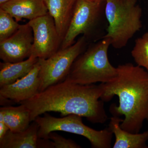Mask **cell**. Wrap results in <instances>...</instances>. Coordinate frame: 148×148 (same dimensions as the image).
<instances>
[{"mask_svg": "<svg viewBox=\"0 0 148 148\" xmlns=\"http://www.w3.org/2000/svg\"><path fill=\"white\" fill-rule=\"evenodd\" d=\"M110 41L103 38L81 53L72 65L66 80L82 85L106 83L116 77L117 69L109 61L108 51Z\"/></svg>", "mask_w": 148, "mask_h": 148, "instance_id": "3", "label": "cell"}, {"mask_svg": "<svg viewBox=\"0 0 148 148\" xmlns=\"http://www.w3.org/2000/svg\"><path fill=\"white\" fill-rule=\"evenodd\" d=\"M0 116L10 131L20 132L28 128L31 122L30 110L23 104L17 107L8 106L0 108Z\"/></svg>", "mask_w": 148, "mask_h": 148, "instance_id": "16", "label": "cell"}, {"mask_svg": "<svg viewBox=\"0 0 148 148\" xmlns=\"http://www.w3.org/2000/svg\"><path fill=\"white\" fill-rule=\"evenodd\" d=\"M10 1V0H0V5Z\"/></svg>", "mask_w": 148, "mask_h": 148, "instance_id": "21", "label": "cell"}, {"mask_svg": "<svg viewBox=\"0 0 148 148\" xmlns=\"http://www.w3.org/2000/svg\"><path fill=\"white\" fill-rule=\"evenodd\" d=\"M87 41L82 36L71 46L59 49L50 57L39 58V92L66 79L74 61L85 50Z\"/></svg>", "mask_w": 148, "mask_h": 148, "instance_id": "6", "label": "cell"}, {"mask_svg": "<svg viewBox=\"0 0 148 148\" xmlns=\"http://www.w3.org/2000/svg\"><path fill=\"white\" fill-rule=\"evenodd\" d=\"M105 1L77 0L71 20L60 49L73 44L80 35L87 40L90 38L101 20L105 10L103 6Z\"/></svg>", "mask_w": 148, "mask_h": 148, "instance_id": "7", "label": "cell"}, {"mask_svg": "<svg viewBox=\"0 0 148 148\" xmlns=\"http://www.w3.org/2000/svg\"><path fill=\"white\" fill-rule=\"evenodd\" d=\"M117 69V75L114 79L101 83L102 100L108 101L117 95L119 105H114L111 112L114 116H124L120 123L122 129L139 133L144 121H148V72L131 63L119 65Z\"/></svg>", "mask_w": 148, "mask_h": 148, "instance_id": "2", "label": "cell"}, {"mask_svg": "<svg viewBox=\"0 0 148 148\" xmlns=\"http://www.w3.org/2000/svg\"><path fill=\"white\" fill-rule=\"evenodd\" d=\"M43 1L49 14L53 17L62 41L71 20L77 0Z\"/></svg>", "mask_w": 148, "mask_h": 148, "instance_id": "12", "label": "cell"}, {"mask_svg": "<svg viewBox=\"0 0 148 148\" xmlns=\"http://www.w3.org/2000/svg\"><path fill=\"white\" fill-rule=\"evenodd\" d=\"M91 1H106V0H91Z\"/></svg>", "mask_w": 148, "mask_h": 148, "instance_id": "22", "label": "cell"}, {"mask_svg": "<svg viewBox=\"0 0 148 148\" xmlns=\"http://www.w3.org/2000/svg\"><path fill=\"white\" fill-rule=\"evenodd\" d=\"M38 58L34 56L16 63H0V87L13 83L27 75L32 70Z\"/></svg>", "mask_w": 148, "mask_h": 148, "instance_id": "15", "label": "cell"}, {"mask_svg": "<svg viewBox=\"0 0 148 148\" xmlns=\"http://www.w3.org/2000/svg\"><path fill=\"white\" fill-rule=\"evenodd\" d=\"M103 92L101 83L82 85L65 79L20 104L30 110L32 122L46 113L53 112L60 113L62 117L73 114L93 123H103L108 116L102 100Z\"/></svg>", "mask_w": 148, "mask_h": 148, "instance_id": "1", "label": "cell"}, {"mask_svg": "<svg viewBox=\"0 0 148 148\" xmlns=\"http://www.w3.org/2000/svg\"><path fill=\"white\" fill-rule=\"evenodd\" d=\"M9 130L8 127L6 125L4 121H0V140H1Z\"/></svg>", "mask_w": 148, "mask_h": 148, "instance_id": "20", "label": "cell"}, {"mask_svg": "<svg viewBox=\"0 0 148 148\" xmlns=\"http://www.w3.org/2000/svg\"><path fill=\"white\" fill-rule=\"evenodd\" d=\"M138 0H106L105 14L108 23L103 38L110 40L116 49L126 46L128 41L142 28V8Z\"/></svg>", "mask_w": 148, "mask_h": 148, "instance_id": "4", "label": "cell"}, {"mask_svg": "<svg viewBox=\"0 0 148 148\" xmlns=\"http://www.w3.org/2000/svg\"><path fill=\"white\" fill-rule=\"evenodd\" d=\"M131 55L137 65L148 72V32L136 40Z\"/></svg>", "mask_w": 148, "mask_h": 148, "instance_id": "17", "label": "cell"}, {"mask_svg": "<svg viewBox=\"0 0 148 148\" xmlns=\"http://www.w3.org/2000/svg\"><path fill=\"white\" fill-rule=\"evenodd\" d=\"M40 70L38 58V61L26 76L13 83L0 87V96L14 103H19L34 97L39 92Z\"/></svg>", "mask_w": 148, "mask_h": 148, "instance_id": "10", "label": "cell"}, {"mask_svg": "<svg viewBox=\"0 0 148 148\" xmlns=\"http://www.w3.org/2000/svg\"><path fill=\"white\" fill-rule=\"evenodd\" d=\"M20 26L10 14L0 9V42L11 36Z\"/></svg>", "mask_w": 148, "mask_h": 148, "instance_id": "18", "label": "cell"}, {"mask_svg": "<svg viewBox=\"0 0 148 148\" xmlns=\"http://www.w3.org/2000/svg\"><path fill=\"white\" fill-rule=\"evenodd\" d=\"M123 119L117 116L112 117L109 129L115 137L113 148H144L148 140V130L142 133H132L122 129Z\"/></svg>", "mask_w": 148, "mask_h": 148, "instance_id": "13", "label": "cell"}, {"mask_svg": "<svg viewBox=\"0 0 148 148\" xmlns=\"http://www.w3.org/2000/svg\"><path fill=\"white\" fill-rule=\"evenodd\" d=\"M82 117L72 114L56 118L46 113L43 116L38 117L34 121L39 126L38 138L46 139L50 132L64 131L85 137L92 148H111L113 134L109 128L101 130L92 129L84 124Z\"/></svg>", "mask_w": 148, "mask_h": 148, "instance_id": "5", "label": "cell"}, {"mask_svg": "<svg viewBox=\"0 0 148 148\" xmlns=\"http://www.w3.org/2000/svg\"><path fill=\"white\" fill-rule=\"evenodd\" d=\"M28 23L34 35L32 55L46 59L60 49L62 41L53 17L49 13L30 20Z\"/></svg>", "mask_w": 148, "mask_h": 148, "instance_id": "8", "label": "cell"}, {"mask_svg": "<svg viewBox=\"0 0 148 148\" xmlns=\"http://www.w3.org/2000/svg\"><path fill=\"white\" fill-rule=\"evenodd\" d=\"M147 148H148V147H147Z\"/></svg>", "mask_w": 148, "mask_h": 148, "instance_id": "23", "label": "cell"}, {"mask_svg": "<svg viewBox=\"0 0 148 148\" xmlns=\"http://www.w3.org/2000/svg\"><path fill=\"white\" fill-rule=\"evenodd\" d=\"M34 35L29 23L21 25L11 36L0 42V58L4 62L16 63L32 55Z\"/></svg>", "mask_w": 148, "mask_h": 148, "instance_id": "9", "label": "cell"}, {"mask_svg": "<svg viewBox=\"0 0 148 148\" xmlns=\"http://www.w3.org/2000/svg\"><path fill=\"white\" fill-rule=\"evenodd\" d=\"M0 9L17 22L23 19L30 21L48 13L43 0H10L0 5Z\"/></svg>", "mask_w": 148, "mask_h": 148, "instance_id": "11", "label": "cell"}, {"mask_svg": "<svg viewBox=\"0 0 148 148\" xmlns=\"http://www.w3.org/2000/svg\"><path fill=\"white\" fill-rule=\"evenodd\" d=\"M46 139L52 141L53 148H80L81 147L75 142L66 139L55 132H50Z\"/></svg>", "mask_w": 148, "mask_h": 148, "instance_id": "19", "label": "cell"}, {"mask_svg": "<svg viewBox=\"0 0 148 148\" xmlns=\"http://www.w3.org/2000/svg\"><path fill=\"white\" fill-rule=\"evenodd\" d=\"M38 125L33 121L28 128L22 132L9 130L0 140V148H37Z\"/></svg>", "mask_w": 148, "mask_h": 148, "instance_id": "14", "label": "cell"}]
</instances>
